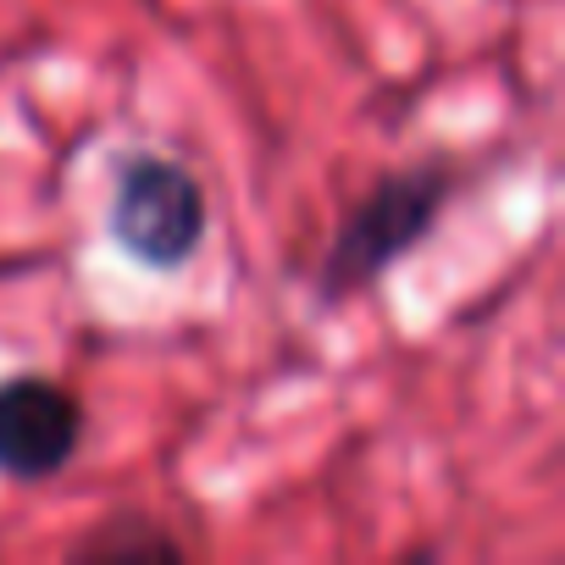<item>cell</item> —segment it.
Instances as JSON below:
<instances>
[{
  "mask_svg": "<svg viewBox=\"0 0 565 565\" xmlns=\"http://www.w3.org/2000/svg\"><path fill=\"white\" fill-rule=\"evenodd\" d=\"M449 200V167H411V172H394L383 178L333 233L328 255H322V277H317V295L322 300H344L355 289H366L372 277H383L399 255H411L438 211Z\"/></svg>",
  "mask_w": 565,
  "mask_h": 565,
  "instance_id": "cell-1",
  "label": "cell"
},
{
  "mask_svg": "<svg viewBox=\"0 0 565 565\" xmlns=\"http://www.w3.org/2000/svg\"><path fill=\"white\" fill-rule=\"evenodd\" d=\"M111 238L150 271H178L205 238V189L167 156H128L111 189Z\"/></svg>",
  "mask_w": 565,
  "mask_h": 565,
  "instance_id": "cell-2",
  "label": "cell"
},
{
  "mask_svg": "<svg viewBox=\"0 0 565 565\" xmlns=\"http://www.w3.org/2000/svg\"><path fill=\"white\" fill-rule=\"evenodd\" d=\"M84 438V405L34 372L0 377V477L45 482L56 477Z\"/></svg>",
  "mask_w": 565,
  "mask_h": 565,
  "instance_id": "cell-3",
  "label": "cell"
},
{
  "mask_svg": "<svg viewBox=\"0 0 565 565\" xmlns=\"http://www.w3.org/2000/svg\"><path fill=\"white\" fill-rule=\"evenodd\" d=\"M78 559H178L183 548H178V537L172 532H161V526H150V521H106L100 532H89L78 548H73Z\"/></svg>",
  "mask_w": 565,
  "mask_h": 565,
  "instance_id": "cell-4",
  "label": "cell"
}]
</instances>
